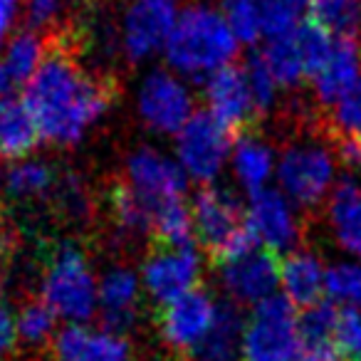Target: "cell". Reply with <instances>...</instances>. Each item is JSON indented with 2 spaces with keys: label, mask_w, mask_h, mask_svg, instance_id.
<instances>
[{
  "label": "cell",
  "mask_w": 361,
  "mask_h": 361,
  "mask_svg": "<svg viewBox=\"0 0 361 361\" xmlns=\"http://www.w3.org/2000/svg\"><path fill=\"white\" fill-rule=\"evenodd\" d=\"M55 183V173H52L50 166L37 164H20L16 169H11L8 173V193L16 198H35L47 193Z\"/></svg>",
  "instance_id": "f546056e"
},
{
  "label": "cell",
  "mask_w": 361,
  "mask_h": 361,
  "mask_svg": "<svg viewBox=\"0 0 361 361\" xmlns=\"http://www.w3.org/2000/svg\"><path fill=\"white\" fill-rule=\"evenodd\" d=\"M310 13L312 20L336 35L354 37L361 32V0H312Z\"/></svg>",
  "instance_id": "f1b7e54d"
},
{
  "label": "cell",
  "mask_w": 361,
  "mask_h": 361,
  "mask_svg": "<svg viewBox=\"0 0 361 361\" xmlns=\"http://www.w3.org/2000/svg\"><path fill=\"white\" fill-rule=\"evenodd\" d=\"M238 55V35L228 18L206 6L180 13L166 42V57L183 75H213Z\"/></svg>",
  "instance_id": "7a4b0ae2"
},
{
  "label": "cell",
  "mask_w": 361,
  "mask_h": 361,
  "mask_svg": "<svg viewBox=\"0 0 361 361\" xmlns=\"http://www.w3.org/2000/svg\"><path fill=\"white\" fill-rule=\"evenodd\" d=\"M243 317L233 305H218L211 331L191 354L193 361H235L243 351Z\"/></svg>",
  "instance_id": "603a6c76"
},
{
  "label": "cell",
  "mask_w": 361,
  "mask_h": 361,
  "mask_svg": "<svg viewBox=\"0 0 361 361\" xmlns=\"http://www.w3.org/2000/svg\"><path fill=\"white\" fill-rule=\"evenodd\" d=\"M193 231L201 245L208 250L213 265L243 255L255 245V235L247 228V218L243 216V206L231 191L216 186H206L193 198Z\"/></svg>",
  "instance_id": "3957f363"
},
{
  "label": "cell",
  "mask_w": 361,
  "mask_h": 361,
  "mask_svg": "<svg viewBox=\"0 0 361 361\" xmlns=\"http://www.w3.org/2000/svg\"><path fill=\"white\" fill-rule=\"evenodd\" d=\"M324 290L339 305L361 312V265L356 262H339L329 267L324 275Z\"/></svg>",
  "instance_id": "4dcf8cb0"
},
{
  "label": "cell",
  "mask_w": 361,
  "mask_h": 361,
  "mask_svg": "<svg viewBox=\"0 0 361 361\" xmlns=\"http://www.w3.org/2000/svg\"><path fill=\"white\" fill-rule=\"evenodd\" d=\"M109 208L119 231L129 233V235H144V233L154 231L156 208L141 193H136L126 180H119L111 186Z\"/></svg>",
  "instance_id": "cb8c5ba5"
},
{
  "label": "cell",
  "mask_w": 361,
  "mask_h": 361,
  "mask_svg": "<svg viewBox=\"0 0 361 361\" xmlns=\"http://www.w3.org/2000/svg\"><path fill=\"white\" fill-rule=\"evenodd\" d=\"M359 70H361V47L356 42V37L336 35L326 62L312 77L317 99L322 104H336L346 94V90L361 77Z\"/></svg>",
  "instance_id": "e0dca14e"
},
{
  "label": "cell",
  "mask_w": 361,
  "mask_h": 361,
  "mask_svg": "<svg viewBox=\"0 0 361 361\" xmlns=\"http://www.w3.org/2000/svg\"><path fill=\"white\" fill-rule=\"evenodd\" d=\"M206 99L211 114L231 131L233 136L247 131L257 119L255 104H252L247 75L240 67L226 65L216 70L206 82Z\"/></svg>",
  "instance_id": "4fadbf2b"
},
{
  "label": "cell",
  "mask_w": 361,
  "mask_h": 361,
  "mask_svg": "<svg viewBox=\"0 0 361 361\" xmlns=\"http://www.w3.org/2000/svg\"><path fill=\"white\" fill-rule=\"evenodd\" d=\"M70 3H82V0H70Z\"/></svg>",
  "instance_id": "b9f144b4"
},
{
  "label": "cell",
  "mask_w": 361,
  "mask_h": 361,
  "mask_svg": "<svg viewBox=\"0 0 361 361\" xmlns=\"http://www.w3.org/2000/svg\"><path fill=\"white\" fill-rule=\"evenodd\" d=\"M324 275L319 257L312 252H292L282 260V287L287 292V300L297 307H312L319 302L324 292Z\"/></svg>",
  "instance_id": "7402d4cb"
},
{
  "label": "cell",
  "mask_w": 361,
  "mask_h": 361,
  "mask_svg": "<svg viewBox=\"0 0 361 361\" xmlns=\"http://www.w3.org/2000/svg\"><path fill=\"white\" fill-rule=\"evenodd\" d=\"M223 8H226V18L231 23L233 32L238 35V40L255 42L262 35L255 0H223Z\"/></svg>",
  "instance_id": "d590c367"
},
{
  "label": "cell",
  "mask_w": 361,
  "mask_h": 361,
  "mask_svg": "<svg viewBox=\"0 0 361 361\" xmlns=\"http://www.w3.org/2000/svg\"><path fill=\"white\" fill-rule=\"evenodd\" d=\"M262 57H265L270 72L275 75L277 85L292 87L307 77L305 57H302L300 42H297V37H295V27L277 37H270Z\"/></svg>",
  "instance_id": "484cf974"
},
{
  "label": "cell",
  "mask_w": 361,
  "mask_h": 361,
  "mask_svg": "<svg viewBox=\"0 0 361 361\" xmlns=\"http://www.w3.org/2000/svg\"><path fill=\"white\" fill-rule=\"evenodd\" d=\"M40 129L27 109L25 99H0V156L3 159H25L40 144Z\"/></svg>",
  "instance_id": "ffe728a7"
},
{
  "label": "cell",
  "mask_w": 361,
  "mask_h": 361,
  "mask_svg": "<svg viewBox=\"0 0 361 361\" xmlns=\"http://www.w3.org/2000/svg\"><path fill=\"white\" fill-rule=\"evenodd\" d=\"M16 336H18V322L13 319L11 310L0 302V356L8 354L16 346Z\"/></svg>",
  "instance_id": "74e56055"
},
{
  "label": "cell",
  "mask_w": 361,
  "mask_h": 361,
  "mask_svg": "<svg viewBox=\"0 0 361 361\" xmlns=\"http://www.w3.org/2000/svg\"><path fill=\"white\" fill-rule=\"evenodd\" d=\"M336 351L346 361H361V312L344 307L336 317Z\"/></svg>",
  "instance_id": "e575fe53"
},
{
  "label": "cell",
  "mask_w": 361,
  "mask_h": 361,
  "mask_svg": "<svg viewBox=\"0 0 361 361\" xmlns=\"http://www.w3.org/2000/svg\"><path fill=\"white\" fill-rule=\"evenodd\" d=\"M18 3H20V0H0V42H3L6 32L11 30L13 20H16Z\"/></svg>",
  "instance_id": "f35d334b"
},
{
  "label": "cell",
  "mask_w": 361,
  "mask_h": 361,
  "mask_svg": "<svg viewBox=\"0 0 361 361\" xmlns=\"http://www.w3.org/2000/svg\"><path fill=\"white\" fill-rule=\"evenodd\" d=\"M139 114L149 129L171 134L193 116V97L171 72H151L139 90Z\"/></svg>",
  "instance_id": "9c48e42d"
},
{
  "label": "cell",
  "mask_w": 361,
  "mask_h": 361,
  "mask_svg": "<svg viewBox=\"0 0 361 361\" xmlns=\"http://www.w3.org/2000/svg\"><path fill=\"white\" fill-rule=\"evenodd\" d=\"M60 6L62 0H27V8H25L27 25L32 30H42V27L55 25L57 16H60Z\"/></svg>",
  "instance_id": "8d00e7d4"
},
{
  "label": "cell",
  "mask_w": 361,
  "mask_h": 361,
  "mask_svg": "<svg viewBox=\"0 0 361 361\" xmlns=\"http://www.w3.org/2000/svg\"><path fill=\"white\" fill-rule=\"evenodd\" d=\"M45 52H47V40L37 35L35 30H25L13 37L6 52V67L11 70L16 85L30 82V77L35 75L40 62L45 60Z\"/></svg>",
  "instance_id": "83f0119b"
},
{
  "label": "cell",
  "mask_w": 361,
  "mask_h": 361,
  "mask_svg": "<svg viewBox=\"0 0 361 361\" xmlns=\"http://www.w3.org/2000/svg\"><path fill=\"white\" fill-rule=\"evenodd\" d=\"M13 85H16V80H13L11 70L6 67V62H0V99H8Z\"/></svg>",
  "instance_id": "ab89813d"
},
{
  "label": "cell",
  "mask_w": 361,
  "mask_h": 361,
  "mask_svg": "<svg viewBox=\"0 0 361 361\" xmlns=\"http://www.w3.org/2000/svg\"><path fill=\"white\" fill-rule=\"evenodd\" d=\"M178 0H131L124 16V52L139 62L151 57L169 42L173 30Z\"/></svg>",
  "instance_id": "30bf717a"
},
{
  "label": "cell",
  "mask_w": 361,
  "mask_h": 361,
  "mask_svg": "<svg viewBox=\"0 0 361 361\" xmlns=\"http://www.w3.org/2000/svg\"><path fill=\"white\" fill-rule=\"evenodd\" d=\"M331 131H334V136H356V139H361V77L334 104Z\"/></svg>",
  "instance_id": "836d02e7"
},
{
  "label": "cell",
  "mask_w": 361,
  "mask_h": 361,
  "mask_svg": "<svg viewBox=\"0 0 361 361\" xmlns=\"http://www.w3.org/2000/svg\"><path fill=\"white\" fill-rule=\"evenodd\" d=\"M223 285L238 302H262L275 295V287L282 277L280 252L270 247L252 245L243 255L223 262Z\"/></svg>",
  "instance_id": "7c38bea8"
},
{
  "label": "cell",
  "mask_w": 361,
  "mask_h": 361,
  "mask_svg": "<svg viewBox=\"0 0 361 361\" xmlns=\"http://www.w3.org/2000/svg\"><path fill=\"white\" fill-rule=\"evenodd\" d=\"M233 169L243 186L250 193L265 188L272 173V151L255 136H240L233 149Z\"/></svg>",
  "instance_id": "d4e9b609"
},
{
  "label": "cell",
  "mask_w": 361,
  "mask_h": 361,
  "mask_svg": "<svg viewBox=\"0 0 361 361\" xmlns=\"http://www.w3.org/2000/svg\"><path fill=\"white\" fill-rule=\"evenodd\" d=\"M295 3H297V6H300V8H302V6H310L312 0H295Z\"/></svg>",
  "instance_id": "60d3db41"
},
{
  "label": "cell",
  "mask_w": 361,
  "mask_h": 361,
  "mask_svg": "<svg viewBox=\"0 0 361 361\" xmlns=\"http://www.w3.org/2000/svg\"><path fill=\"white\" fill-rule=\"evenodd\" d=\"M114 92L111 80L82 70L67 32H50L45 60L25 87V104L42 139L70 146L109 109Z\"/></svg>",
  "instance_id": "6da1fadb"
},
{
  "label": "cell",
  "mask_w": 361,
  "mask_h": 361,
  "mask_svg": "<svg viewBox=\"0 0 361 361\" xmlns=\"http://www.w3.org/2000/svg\"><path fill=\"white\" fill-rule=\"evenodd\" d=\"M277 178L285 196L305 208H314L334 180V159L319 144H292L280 156Z\"/></svg>",
  "instance_id": "52a82bcc"
},
{
  "label": "cell",
  "mask_w": 361,
  "mask_h": 361,
  "mask_svg": "<svg viewBox=\"0 0 361 361\" xmlns=\"http://www.w3.org/2000/svg\"><path fill=\"white\" fill-rule=\"evenodd\" d=\"M57 361H129L131 346L114 331H92L72 324L55 336Z\"/></svg>",
  "instance_id": "2e32d148"
},
{
  "label": "cell",
  "mask_w": 361,
  "mask_h": 361,
  "mask_svg": "<svg viewBox=\"0 0 361 361\" xmlns=\"http://www.w3.org/2000/svg\"><path fill=\"white\" fill-rule=\"evenodd\" d=\"M245 75H247V85H250V94H252V104H255L257 116L267 114L275 104L277 97V80L275 75L267 67L265 57L262 55H252L245 65Z\"/></svg>",
  "instance_id": "1f68e13d"
},
{
  "label": "cell",
  "mask_w": 361,
  "mask_h": 361,
  "mask_svg": "<svg viewBox=\"0 0 361 361\" xmlns=\"http://www.w3.org/2000/svg\"><path fill=\"white\" fill-rule=\"evenodd\" d=\"M243 361H297V312L287 297L272 295L257 302L243 331Z\"/></svg>",
  "instance_id": "5b68a950"
},
{
  "label": "cell",
  "mask_w": 361,
  "mask_h": 361,
  "mask_svg": "<svg viewBox=\"0 0 361 361\" xmlns=\"http://www.w3.org/2000/svg\"><path fill=\"white\" fill-rule=\"evenodd\" d=\"M136 302H139V280L131 270L116 267L102 277L99 305L106 331L121 334L129 329L136 317Z\"/></svg>",
  "instance_id": "ac0fdd59"
},
{
  "label": "cell",
  "mask_w": 361,
  "mask_h": 361,
  "mask_svg": "<svg viewBox=\"0 0 361 361\" xmlns=\"http://www.w3.org/2000/svg\"><path fill=\"white\" fill-rule=\"evenodd\" d=\"M97 287L85 255L75 245L55 247L42 282V300L55 317L70 322H85L94 314Z\"/></svg>",
  "instance_id": "277c9868"
},
{
  "label": "cell",
  "mask_w": 361,
  "mask_h": 361,
  "mask_svg": "<svg viewBox=\"0 0 361 361\" xmlns=\"http://www.w3.org/2000/svg\"><path fill=\"white\" fill-rule=\"evenodd\" d=\"M336 317L331 305L305 307L297 317V339H300V361H334L336 354Z\"/></svg>",
  "instance_id": "d6986e66"
},
{
  "label": "cell",
  "mask_w": 361,
  "mask_h": 361,
  "mask_svg": "<svg viewBox=\"0 0 361 361\" xmlns=\"http://www.w3.org/2000/svg\"><path fill=\"white\" fill-rule=\"evenodd\" d=\"M218 317V305L206 290H191L186 295L161 305L159 329L173 351L191 356L203 336L211 331Z\"/></svg>",
  "instance_id": "ba28073f"
},
{
  "label": "cell",
  "mask_w": 361,
  "mask_h": 361,
  "mask_svg": "<svg viewBox=\"0 0 361 361\" xmlns=\"http://www.w3.org/2000/svg\"><path fill=\"white\" fill-rule=\"evenodd\" d=\"M329 218L334 235L346 252L361 257V183L341 178L329 198Z\"/></svg>",
  "instance_id": "44dd1931"
},
{
  "label": "cell",
  "mask_w": 361,
  "mask_h": 361,
  "mask_svg": "<svg viewBox=\"0 0 361 361\" xmlns=\"http://www.w3.org/2000/svg\"><path fill=\"white\" fill-rule=\"evenodd\" d=\"M126 183L159 211L164 203L180 201L186 191L183 169L154 149H141L126 164Z\"/></svg>",
  "instance_id": "5bb4252c"
},
{
  "label": "cell",
  "mask_w": 361,
  "mask_h": 361,
  "mask_svg": "<svg viewBox=\"0 0 361 361\" xmlns=\"http://www.w3.org/2000/svg\"><path fill=\"white\" fill-rule=\"evenodd\" d=\"M198 275H201V257L191 245H156V250L144 262V285L159 305L196 290Z\"/></svg>",
  "instance_id": "8fae6325"
},
{
  "label": "cell",
  "mask_w": 361,
  "mask_h": 361,
  "mask_svg": "<svg viewBox=\"0 0 361 361\" xmlns=\"http://www.w3.org/2000/svg\"><path fill=\"white\" fill-rule=\"evenodd\" d=\"M231 139L233 134L211 111H198L178 129L176 154L188 176L208 183L221 173L231 151Z\"/></svg>",
  "instance_id": "8992f818"
},
{
  "label": "cell",
  "mask_w": 361,
  "mask_h": 361,
  "mask_svg": "<svg viewBox=\"0 0 361 361\" xmlns=\"http://www.w3.org/2000/svg\"><path fill=\"white\" fill-rule=\"evenodd\" d=\"M193 216L186 206L180 201H171L156 211L154 218V235L156 245H166V247H183L191 245L193 240Z\"/></svg>",
  "instance_id": "4316f807"
},
{
  "label": "cell",
  "mask_w": 361,
  "mask_h": 361,
  "mask_svg": "<svg viewBox=\"0 0 361 361\" xmlns=\"http://www.w3.org/2000/svg\"><path fill=\"white\" fill-rule=\"evenodd\" d=\"M52 326H55V312L47 307V302L42 300H30L25 302V307L18 314V331L25 341L30 344H40L50 336Z\"/></svg>",
  "instance_id": "d6a6232c"
},
{
  "label": "cell",
  "mask_w": 361,
  "mask_h": 361,
  "mask_svg": "<svg viewBox=\"0 0 361 361\" xmlns=\"http://www.w3.org/2000/svg\"><path fill=\"white\" fill-rule=\"evenodd\" d=\"M245 218L255 240L275 252L290 250L300 240V221L280 191L260 188V191L250 193V206H247Z\"/></svg>",
  "instance_id": "9a60e30c"
}]
</instances>
